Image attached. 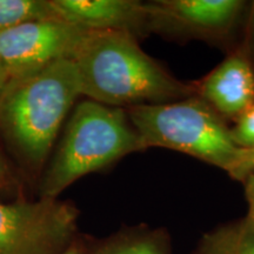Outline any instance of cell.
Instances as JSON below:
<instances>
[{
  "label": "cell",
  "instance_id": "obj_18",
  "mask_svg": "<svg viewBox=\"0 0 254 254\" xmlns=\"http://www.w3.org/2000/svg\"><path fill=\"white\" fill-rule=\"evenodd\" d=\"M9 79V75L7 71H6L4 64L0 62V97H1L2 94V91H4V88L6 86V84H7Z\"/></svg>",
  "mask_w": 254,
  "mask_h": 254
},
{
  "label": "cell",
  "instance_id": "obj_13",
  "mask_svg": "<svg viewBox=\"0 0 254 254\" xmlns=\"http://www.w3.org/2000/svg\"><path fill=\"white\" fill-rule=\"evenodd\" d=\"M231 133L233 140L240 148H254V106L233 123Z\"/></svg>",
  "mask_w": 254,
  "mask_h": 254
},
{
  "label": "cell",
  "instance_id": "obj_17",
  "mask_svg": "<svg viewBox=\"0 0 254 254\" xmlns=\"http://www.w3.org/2000/svg\"><path fill=\"white\" fill-rule=\"evenodd\" d=\"M254 171V148L252 150H243V158H241V166L239 172V182L243 183Z\"/></svg>",
  "mask_w": 254,
  "mask_h": 254
},
{
  "label": "cell",
  "instance_id": "obj_6",
  "mask_svg": "<svg viewBox=\"0 0 254 254\" xmlns=\"http://www.w3.org/2000/svg\"><path fill=\"white\" fill-rule=\"evenodd\" d=\"M250 2L244 0H154L146 2L148 30L171 40H202L236 49Z\"/></svg>",
  "mask_w": 254,
  "mask_h": 254
},
{
  "label": "cell",
  "instance_id": "obj_11",
  "mask_svg": "<svg viewBox=\"0 0 254 254\" xmlns=\"http://www.w3.org/2000/svg\"><path fill=\"white\" fill-rule=\"evenodd\" d=\"M196 254H254V231L246 217L207 232Z\"/></svg>",
  "mask_w": 254,
  "mask_h": 254
},
{
  "label": "cell",
  "instance_id": "obj_20",
  "mask_svg": "<svg viewBox=\"0 0 254 254\" xmlns=\"http://www.w3.org/2000/svg\"><path fill=\"white\" fill-rule=\"evenodd\" d=\"M253 172H254V171H253Z\"/></svg>",
  "mask_w": 254,
  "mask_h": 254
},
{
  "label": "cell",
  "instance_id": "obj_4",
  "mask_svg": "<svg viewBox=\"0 0 254 254\" xmlns=\"http://www.w3.org/2000/svg\"><path fill=\"white\" fill-rule=\"evenodd\" d=\"M144 148L160 147L187 154L239 179L243 150L231 126L196 95L127 109Z\"/></svg>",
  "mask_w": 254,
  "mask_h": 254
},
{
  "label": "cell",
  "instance_id": "obj_19",
  "mask_svg": "<svg viewBox=\"0 0 254 254\" xmlns=\"http://www.w3.org/2000/svg\"><path fill=\"white\" fill-rule=\"evenodd\" d=\"M63 254H84V250H82V247L78 243L74 241Z\"/></svg>",
  "mask_w": 254,
  "mask_h": 254
},
{
  "label": "cell",
  "instance_id": "obj_1",
  "mask_svg": "<svg viewBox=\"0 0 254 254\" xmlns=\"http://www.w3.org/2000/svg\"><path fill=\"white\" fill-rule=\"evenodd\" d=\"M81 97L118 109L195 95L193 81L174 77L123 32H87L73 58Z\"/></svg>",
  "mask_w": 254,
  "mask_h": 254
},
{
  "label": "cell",
  "instance_id": "obj_3",
  "mask_svg": "<svg viewBox=\"0 0 254 254\" xmlns=\"http://www.w3.org/2000/svg\"><path fill=\"white\" fill-rule=\"evenodd\" d=\"M145 151L127 111L84 99L75 105L39 185L40 198H58L87 174Z\"/></svg>",
  "mask_w": 254,
  "mask_h": 254
},
{
  "label": "cell",
  "instance_id": "obj_15",
  "mask_svg": "<svg viewBox=\"0 0 254 254\" xmlns=\"http://www.w3.org/2000/svg\"><path fill=\"white\" fill-rule=\"evenodd\" d=\"M244 187H245V198L247 201V215L251 226L254 231V172L246 177L244 180Z\"/></svg>",
  "mask_w": 254,
  "mask_h": 254
},
{
  "label": "cell",
  "instance_id": "obj_14",
  "mask_svg": "<svg viewBox=\"0 0 254 254\" xmlns=\"http://www.w3.org/2000/svg\"><path fill=\"white\" fill-rule=\"evenodd\" d=\"M238 46L243 50V52L250 59L254 67V1L250 2L249 12H247L243 30V38Z\"/></svg>",
  "mask_w": 254,
  "mask_h": 254
},
{
  "label": "cell",
  "instance_id": "obj_5",
  "mask_svg": "<svg viewBox=\"0 0 254 254\" xmlns=\"http://www.w3.org/2000/svg\"><path fill=\"white\" fill-rule=\"evenodd\" d=\"M78 209L58 198L0 201V254H63L74 243Z\"/></svg>",
  "mask_w": 254,
  "mask_h": 254
},
{
  "label": "cell",
  "instance_id": "obj_8",
  "mask_svg": "<svg viewBox=\"0 0 254 254\" xmlns=\"http://www.w3.org/2000/svg\"><path fill=\"white\" fill-rule=\"evenodd\" d=\"M195 95L225 122H237L254 106V67L239 46L199 80Z\"/></svg>",
  "mask_w": 254,
  "mask_h": 254
},
{
  "label": "cell",
  "instance_id": "obj_9",
  "mask_svg": "<svg viewBox=\"0 0 254 254\" xmlns=\"http://www.w3.org/2000/svg\"><path fill=\"white\" fill-rule=\"evenodd\" d=\"M64 20L87 32L150 34L146 2L138 0H52Z\"/></svg>",
  "mask_w": 254,
  "mask_h": 254
},
{
  "label": "cell",
  "instance_id": "obj_16",
  "mask_svg": "<svg viewBox=\"0 0 254 254\" xmlns=\"http://www.w3.org/2000/svg\"><path fill=\"white\" fill-rule=\"evenodd\" d=\"M14 185V176L12 168L9 166L7 158L0 147V190L7 189V187Z\"/></svg>",
  "mask_w": 254,
  "mask_h": 254
},
{
  "label": "cell",
  "instance_id": "obj_10",
  "mask_svg": "<svg viewBox=\"0 0 254 254\" xmlns=\"http://www.w3.org/2000/svg\"><path fill=\"white\" fill-rule=\"evenodd\" d=\"M92 254H171L170 238L161 230L133 228L105 240Z\"/></svg>",
  "mask_w": 254,
  "mask_h": 254
},
{
  "label": "cell",
  "instance_id": "obj_2",
  "mask_svg": "<svg viewBox=\"0 0 254 254\" xmlns=\"http://www.w3.org/2000/svg\"><path fill=\"white\" fill-rule=\"evenodd\" d=\"M79 97L77 68L71 59L8 79L0 97V139L25 171L43 170Z\"/></svg>",
  "mask_w": 254,
  "mask_h": 254
},
{
  "label": "cell",
  "instance_id": "obj_12",
  "mask_svg": "<svg viewBox=\"0 0 254 254\" xmlns=\"http://www.w3.org/2000/svg\"><path fill=\"white\" fill-rule=\"evenodd\" d=\"M52 18H60L52 0H0V32Z\"/></svg>",
  "mask_w": 254,
  "mask_h": 254
},
{
  "label": "cell",
  "instance_id": "obj_7",
  "mask_svg": "<svg viewBox=\"0 0 254 254\" xmlns=\"http://www.w3.org/2000/svg\"><path fill=\"white\" fill-rule=\"evenodd\" d=\"M86 34L63 18L20 25L0 32V62L9 78L31 74L59 60H73Z\"/></svg>",
  "mask_w": 254,
  "mask_h": 254
}]
</instances>
